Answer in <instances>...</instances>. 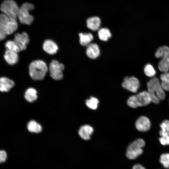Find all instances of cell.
Wrapping results in <instances>:
<instances>
[{"label": "cell", "instance_id": "cell-1", "mask_svg": "<svg viewBox=\"0 0 169 169\" xmlns=\"http://www.w3.org/2000/svg\"><path fill=\"white\" fill-rule=\"evenodd\" d=\"M147 92L151 101L155 104L159 103L161 100H164L166 96L164 90L158 78H153L147 83Z\"/></svg>", "mask_w": 169, "mask_h": 169}, {"label": "cell", "instance_id": "cell-2", "mask_svg": "<svg viewBox=\"0 0 169 169\" xmlns=\"http://www.w3.org/2000/svg\"><path fill=\"white\" fill-rule=\"evenodd\" d=\"M16 19L2 13L0 16V39H4L6 36L12 34L18 28Z\"/></svg>", "mask_w": 169, "mask_h": 169}, {"label": "cell", "instance_id": "cell-3", "mask_svg": "<svg viewBox=\"0 0 169 169\" xmlns=\"http://www.w3.org/2000/svg\"><path fill=\"white\" fill-rule=\"evenodd\" d=\"M48 68L46 63L38 60L32 62L29 66V72L31 78L35 80L43 79L47 72Z\"/></svg>", "mask_w": 169, "mask_h": 169}, {"label": "cell", "instance_id": "cell-4", "mask_svg": "<svg viewBox=\"0 0 169 169\" xmlns=\"http://www.w3.org/2000/svg\"><path fill=\"white\" fill-rule=\"evenodd\" d=\"M151 102L150 97L146 91H143L131 96L128 99V105L133 108L146 106Z\"/></svg>", "mask_w": 169, "mask_h": 169}, {"label": "cell", "instance_id": "cell-5", "mask_svg": "<svg viewBox=\"0 0 169 169\" xmlns=\"http://www.w3.org/2000/svg\"><path fill=\"white\" fill-rule=\"evenodd\" d=\"M145 144L144 140L141 138L137 139L132 143L128 146L126 155L128 158L130 159H134L141 155L143 151L142 148Z\"/></svg>", "mask_w": 169, "mask_h": 169}, {"label": "cell", "instance_id": "cell-6", "mask_svg": "<svg viewBox=\"0 0 169 169\" xmlns=\"http://www.w3.org/2000/svg\"><path fill=\"white\" fill-rule=\"evenodd\" d=\"M156 56L157 58H161L158 64L160 70L164 73L169 71V48L167 46L160 47L157 49Z\"/></svg>", "mask_w": 169, "mask_h": 169}, {"label": "cell", "instance_id": "cell-7", "mask_svg": "<svg viewBox=\"0 0 169 169\" xmlns=\"http://www.w3.org/2000/svg\"><path fill=\"white\" fill-rule=\"evenodd\" d=\"M31 3H25L19 8L18 17L20 22L23 24L30 25L33 21V17L29 13L30 11L34 9Z\"/></svg>", "mask_w": 169, "mask_h": 169}, {"label": "cell", "instance_id": "cell-8", "mask_svg": "<svg viewBox=\"0 0 169 169\" xmlns=\"http://www.w3.org/2000/svg\"><path fill=\"white\" fill-rule=\"evenodd\" d=\"M19 8L13 0H5L1 5L0 9L3 13L16 19L18 17Z\"/></svg>", "mask_w": 169, "mask_h": 169}, {"label": "cell", "instance_id": "cell-9", "mask_svg": "<svg viewBox=\"0 0 169 169\" xmlns=\"http://www.w3.org/2000/svg\"><path fill=\"white\" fill-rule=\"evenodd\" d=\"M64 65L58 61L54 60L50 62L49 66L50 74L51 77L55 80L61 79L63 77L62 71Z\"/></svg>", "mask_w": 169, "mask_h": 169}, {"label": "cell", "instance_id": "cell-10", "mask_svg": "<svg viewBox=\"0 0 169 169\" xmlns=\"http://www.w3.org/2000/svg\"><path fill=\"white\" fill-rule=\"evenodd\" d=\"M122 86L127 90L136 93L139 89L140 84L138 79L134 77H125L122 84Z\"/></svg>", "mask_w": 169, "mask_h": 169}, {"label": "cell", "instance_id": "cell-11", "mask_svg": "<svg viewBox=\"0 0 169 169\" xmlns=\"http://www.w3.org/2000/svg\"><path fill=\"white\" fill-rule=\"evenodd\" d=\"M13 41L19 47L20 51L25 50L29 39L28 34L25 32L16 33L14 35Z\"/></svg>", "mask_w": 169, "mask_h": 169}, {"label": "cell", "instance_id": "cell-12", "mask_svg": "<svg viewBox=\"0 0 169 169\" xmlns=\"http://www.w3.org/2000/svg\"><path fill=\"white\" fill-rule=\"evenodd\" d=\"M135 125L139 131L144 132L148 131L151 127V122L149 119L145 116H142L136 120Z\"/></svg>", "mask_w": 169, "mask_h": 169}, {"label": "cell", "instance_id": "cell-13", "mask_svg": "<svg viewBox=\"0 0 169 169\" xmlns=\"http://www.w3.org/2000/svg\"><path fill=\"white\" fill-rule=\"evenodd\" d=\"M43 48L46 52L50 54H55L58 49V46L57 44L50 39H47L44 41Z\"/></svg>", "mask_w": 169, "mask_h": 169}, {"label": "cell", "instance_id": "cell-14", "mask_svg": "<svg viewBox=\"0 0 169 169\" xmlns=\"http://www.w3.org/2000/svg\"><path fill=\"white\" fill-rule=\"evenodd\" d=\"M86 53L89 58L95 59L99 56L100 50L98 46L96 44H90L87 46Z\"/></svg>", "mask_w": 169, "mask_h": 169}, {"label": "cell", "instance_id": "cell-15", "mask_svg": "<svg viewBox=\"0 0 169 169\" xmlns=\"http://www.w3.org/2000/svg\"><path fill=\"white\" fill-rule=\"evenodd\" d=\"M93 132L92 127L89 125L81 126L79 129L78 133L80 136L83 139L88 140L90 139V136Z\"/></svg>", "mask_w": 169, "mask_h": 169}, {"label": "cell", "instance_id": "cell-16", "mask_svg": "<svg viewBox=\"0 0 169 169\" xmlns=\"http://www.w3.org/2000/svg\"><path fill=\"white\" fill-rule=\"evenodd\" d=\"M100 24V19L98 17L94 16L90 18L86 21L87 27L93 31L99 30Z\"/></svg>", "mask_w": 169, "mask_h": 169}, {"label": "cell", "instance_id": "cell-17", "mask_svg": "<svg viewBox=\"0 0 169 169\" xmlns=\"http://www.w3.org/2000/svg\"><path fill=\"white\" fill-rule=\"evenodd\" d=\"M14 82L9 79L3 77L0 79V90L1 92H8L14 85Z\"/></svg>", "mask_w": 169, "mask_h": 169}, {"label": "cell", "instance_id": "cell-18", "mask_svg": "<svg viewBox=\"0 0 169 169\" xmlns=\"http://www.w3.org/2000/svg\"><path fill=\"white\" fill-rule=\"evenodd\" d=\"M17 53L7 50L4 55V58L6 62L9 64H15L18 60Z\"/></svg>", "mask_w": 169, "mask_h": 169}, {"label": "cell", "instance_id": "cell-19", "mask_svg": "<svg viewBox=\"0 0 169 169\" xmlns=\"http://www.w3.org/2000/svg\"><path fill=\"white\" fill-rule=\"evenodd\" d=\"M79 42L82 46H87L93 39L92 34L90 33H80L79 34Z\"/></svg>", "mask_w": 169, "mask_h": 169}, {"label": "cell", "instance_id": "cell-20", "mask_svg": "<svg viewBox=\"0 0 169 169\" xmlns=\"http://www.w3.org/2000/svg\"><path fill=\"white\" fill-rule=\"evenodd\" d=\"M37 91L34 89L29 88L27 90L25 93L24 97L29 102L35 100L37 98Z\"/></svg>", "mask_w": 169, "mask_h": 169}, {"label": "cell", "instance_id": "cell-21", "mask_svg": "<svg viewBox=\"0 0 169 169\" xmlns=\"http://www.w3.org/2000/svg\"><path fill=\"white\" fill-rule=\"evenodd\" d=\"M98 36L99 39L103 41H107L111 36L110 30L106 28L100 29L98 32Z\"/></svg>", "mask_w": 169, "mask_h": 169}, {"label": "cell", "instance_id": "cell-22", "mask_svg": "<svg viewBox=\"0 0 169 169\" xmlns=\"http://www.w3.org/2000/svg\"><path fill=\"white\" fill-rule=\"evenodd\" d=\"M27 128L29 131L36 133L40 132L42 130L41 125L33 120H31L28 123Z\"/></svg>", "mask_w": 169, "mask_h": 169}, {"label": "cell", "instance_id": "cell-23", "mask_svg": "<svg viewBox=\"0 0 169 169\" xmlns=\"http://www.w3.org/2000/svg\"><path fill=\"white\" fill-rule=\"evenodd\" d=\"M161 129L160 131L161 136L169 135V120H165L160 125Z\"/></svg>", "mask_w": 169, "mask_h": 169}, {"label": "cell", "instance_id": "cell-24", "mask_svg": "<svg viewBox=\"0 0 169 169\" xmlns=\"http://www.w3.org/2000/svg\"><path fill=\"white\" fill-rule=\"evenodd\" d=\"M5 46L7 50L17 53L20 51V49L14 41L8 40L6 42Z\"/></svg>", "mask_w": 169, "mask_h": 169}, {"label": "cell", "instance_id": "cell-25", "mask_svg": "<svg viewBox=\"0 0 169 169\" xmlns=\"http://www.w3.org/2000/svg\"><path fill=\"white\" fill-rule=\"evenodd\" d=\"M99 102V101L97 98L91 97L89 99L86 100V104L90 109L95 110L97 108Z\"/></svg>", "mask_w": 169, "mask_h": 169}, {"label": "cell", "instance_id": "cell-26", "mask_svg": "<svg viewBox=\"0 0 169 169\" xmlns=\"http://www.w3.org/2000/svg\"><path fill=\"white\" fill-rule=\"evenodd\" d=\"M160 162L165 168H169V153H165L160 156Z\"/></svg>", "mask_w": 169, "mask_h": 169}, {"label": "cell", "instance_id": "cell-27", "mask_svg": "<svg viewBox=\"0 0 169 169\" xmlns=\"http://www.w3.org/2000/svg\"><path fill=\"white\" fill-rule=\"evenodd\" d=\"M144 72L147 76L153 77L156 74V72L152 65L150 64H146L144 68Z\"/></svg>", "mask_w": 169, "mask_h": 169}, {"label": "cell", "instance_id": "cell-28", "mask_svg": "<svg viewBox=\"0 0 169 169\" xmlns=\"http://www.w3.org/2000/svg\"><path fill=\"white\" fill-rule=\"evenodd\" d=\"M159 140L160 143L163 145H169V135L161 136Z\"/></svg>", "mask_w": 169, "mask_h": 169}, {"label": "cell", "instance_id": "cell-29", "mask_svg": "<svg viewBox=\"0 0 169 169\" xmlns=\"http://www.w3.org/2000/svg\"><path fill=\"white\" fill-rule=\"evenodd\" d=\"M161 81H164L169 84V73H164L160 75Z\"/></svg>", "mask_w": 169, "mask_h": 169}, {"label": "cell", "instance_id": "cell-30", "mask_svg": "<svg viewBox=\"0 0 169 169\" xmlns=\"http://www.w3.org/2000/svg\"><path fill=\"white\" fill-rule=\"evenodd\" d=\"M7 158V154L6 152L2 150L0 151V161L3 162L5 161Z\"/></svg>", "mask_w": 169, "mask_h": 169}, {"label": "cell", "instance_id": "cell-31", "mask_svg": "<svg viewBox=\"0 0 169 169\" xmlns=\"http://www.w3.org/2000/svg\"><path fill=\"white\" fill-rule=\"evenodd\" d=\"M161 86L164 90L169 91V84L164 81H161Z\"/></svg>", "mask_w": 169, "mask_h": 169}, {"label": "cell", "instance_id": "cell-32", "mask_svg": "<svg viewBox=\"0 0 169 169\" xmlns=\"http://www.w3.org/2000/svg\"><path fill=\"white\" fill-rule=\"evenodd\" d=\"M132 169H146V168L140 164H136L133 166Z\"/></svg>", "mask_w": 169, "mask_h": 169}]
</instances>
